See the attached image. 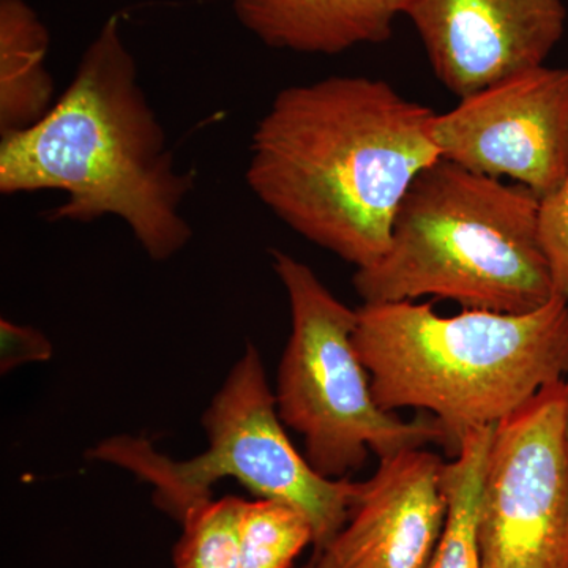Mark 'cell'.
I'll list each match as a JSON object with an SVG mask.
<instances>
[{"label": "cell", "mask_w": 568, "mask_h": 568, "mask_svg": "<svg viewBox=\"0 0 568 568\" xmlns=\"http://www.w3.org/2000/svg\"><path fill=\"white\" fill-rule=\"evenodd\" d=\"M440 159L538 197L568 175V70L540 65L459 99L432 123Z\"/></svg>", "instance_id": "cell-8"}, {"label": "cell", "mask_w": 568, "mask_h": 568, "mask_svg": "<svg viewBox=\"0 0 568 568\" xmlns=\"http://www.w3.org/2000/svg\"><path fill=\"white\" fill-rule=\"evenodd\" d=\"M245 499L227 496L186 511L175 544V568H241L239 523Z\"/></svg>", "instance_id": "cell-15"}, {"label": "cell", "mask_w": 568, "mask_h": 568, "mask_svg": "<svg viewBox=\"0 0 568 568\" xmlns=\"http://www.w3.org/2000/svg\"><path fill=\"white\" fill-rule=\"evenodd\" d=\"M435 114L373 78L284 88L254 129L246 183L306 241L369 267L414 181L440 159Z\"/></svg>", "instance_id": "cell-1"}, {"label": "cell", "mask_w": 568, "mask_h": 568, "mask_svg": "<svg viewBox=\"0 0 568 568\" xmlns=\"http://www.w3.org/2000/svg\"><path fill=\"white\" fill-rule=\"evenodd\" d=\"M50 32L26 0H0V136L22 132L54 106Z\"/></svg>", "instance_id": "cell-12"}, {"label": "cell", "mask_w": 568, "mask_h": 568, "mask_svg": "<svg viewBox=\"0 0 568 568\" xmlns=\"http://www.w3.org/2000/svg\"><path fill=\"white\" fill-rule=\"evenodd\" d=\"M540 197L526 186L439 159L396 212L390 245L357 268L364 304L448 298L465 308L525 315L556 297L538 242Z\"/></svg>", "instance_id": "cell-4"}, {"label": "cell", "mask_w": 568, "mask_h": 568, "mask_svg": "<svg viewBox=\"0 0 568 568\" xmlns=\"http://www.w3.org/2000/svg\"><path fill=\"white\" fill-rule=\"evenodd\" d=\"M194 174L173 151L142 91L138 65L112 14L82 52L67 91L36 125L2 136L0 192L65 194L51 222L91 223L115 216L153 261L192 241L183 203Z\"/></svg>", "instance_id": "cell-2"}, {"label": "cell", "mask_w": 568, "mask_h": 568, "mask_svg": "<svg viewBox=\"0 0 568 568\" xmlns=\"http://www.w3.org/2000/svg\"><path fill=\"white\" fill-rule=\"evenodd\" d=\"M283 425L263 357L248 343L204 413L209 446L203 454L175 462L159 454L149 440L115 436L99 444L89 457L148 481L155 506L178 521L211 500L220 480L234 478L261 499L297 508L312 526L317 551L346 525L362 481L321 476L295 450Z\"/></svg>", "instance_id": "cell-5"}, {"label": "cell", "mask_w": 568, "mask_h": 568, "mask_svg": "<svg viewBox=\"0 0 568 568\" xmlns=\"http://www.w3.org/2000/svg\"><path fill=\"white\" fill-rule=\"evenodd\" d=\"M52 345L37 328L0 321V372H11L33 362L50 361Z\"/></svg>", "instance_id": "cell-17"}, {"label": "cell", "mask_w": 568, "mask_h": 568, "mask_svg": "<svg viewBox=\"0 0 568 568\" xmlns=\"http://www.w3.org/2000/svg\"><path fill=\"white\" fill-rule=\"evenodd\" d=\"M566 422H567V436H568V377L566 379Z\"/></svg>", "instance_id": "cell-18"}, {"label": "cell", "mask_w": 568, "mask_h": 568, "mask_svg": "<svg viewBox=\"0 0 568 568\" xmlns=\"http://www.w3.org/2000/svg\"><path fill=\"white\" fill-rule=\"evenodd\" d=\"M406 0H233L239 22L272 50L334 55L384 43Z\"/></svg>", "instance_id": "cell-11"}, {"label": "cell", "mask_w": 568, "mask_h": 568, "mask_svg": "<svg viewBox=\"0 0 568 568\" xmlns=\"http://www.w3.org/2000/svg\"><path fill=\"white\" fill-rule=\"evenodd\" d=\"M538 242L556 294L568 302V175L556 192L540 200Z\"/></svg>", "instance_id": "cell-16"}, {"label": "cell", "mask_w": 568, "mask_h": 568, "mask_svg": "<svg viewBox=\"0 0 568 568\" xmlns=\"http://www.w3.org/2000/svg\"><path fill=\"white\" fill-rule=\"evenodd\" d=\"M493 428L495 426L467 433L457 457L444 463L446 523L428 568H484L478 519Z\"/></svg>", "instance_id": "cell-13"}, {"label": "cell", "mask_w": 568, "mask_h": 568, "mask_svg": "<svg viewBox=\"0 0 568 568\" xmlns=\"http://www.w3.org/2000/svg\"><path fill=\"white\" fill-rule=\"evenodd\" d=\"M443 467L425 448L379 459L346 525L304 568H428L446 523Z\"/></svg>", "instance_id": "cell-10"}, {"label": "cell", "mask_w": 568, "mask_h": 568, "mask_svg": "<svg viewBox=\"0 0 568 568\" xmlns=\"http://www.w3.org/2000/svg\"><path fill=\"white\" fill-rule=\"evenodd\" d=\"M433 73L459 97L545 65L566 32L564 0H406Z\"/></svg>", "instance_id": "cell-9"}, {"label": "cell", "mask_w": 568, "mask_h": 568, "mask_svg": "<svg viewBox=\"0 0 568 568\" xmlns=\"http://www.w3.org/2000/svg\"><path fill=\"white\" fill-rule=\"evenodd\" d=\"M272 260L293 321L280 362L276 406L283 424L304 437L313 469L338 480L364 465L369 452L386 459L428 444L447 450V433L436 417L402 420L377 405L354 345L357 310L291 254L272 250Z\"/></svg>", "instance_id": "cell-6"}, {"label": "cell", "mask_w": 568, "mask_h": 568, "mask_svg": "<svg viewBox=\"0 0 568 568\" xmlns=\"http://www.w3.org/2000/svg\"><path fill=\"white\" fill-rule=\"evenodd\" d=\"M478 537L484 568H568L566 379L493 428Z\"/></svg>", "instance_id": "cell-7"}, {"label": "cell", "mask_w": 568, "mask_h": 568, "mask_svg": "<svg viewBox=\"0 0 568 568\" xmlns=\"http://www.w3.org/2000/svg\"><path fill=\"white\" fill-rule=\"evenodd\" d=\"M241 568H291L313 529L297 508L280 500H245L239 523Z\"/></svg>", "instance_id": "cell-14"}, {"label": "cell", "mask_w": 568, "mask_h": 568, "mask_svg": "<svg viewBox=\"0 0 568 568\" xmlns=\"http://www.w3.org/2000/svg\"><path fill=\"white\" fill-rule=\"evenodd\" d=\"M354 345L388 413L428 410L457 457L467 433L495 426L568 375V302L525 315L465 308L440 316L414 301L364 304Z\"/></svg>", "instance_id": "cell-3"}]
</instances>
